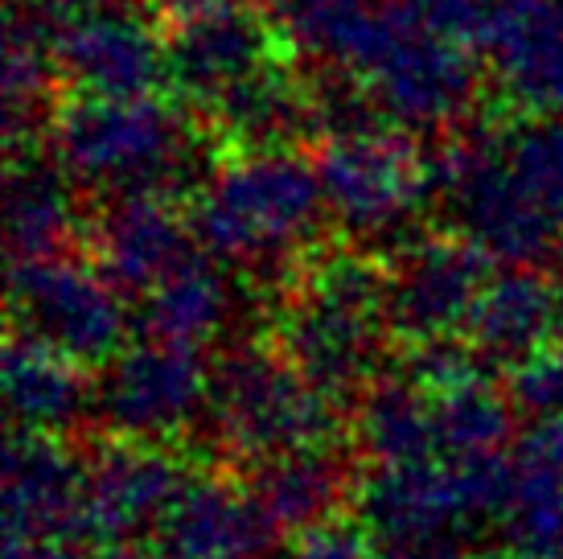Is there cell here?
<instances>
[{
	"label": "cell",
	"instance_id": "cell-24",
	"mask_svg": "<svg viewBox=\"0 0 563 559\" xmlns=\"http://www.w3.org/2000/svg\"><path fill=\"white\" fill-rule=\"evenodd\" d=\"M501 153L518 186L563 227V116H510Z\"/></svg>",
	"mask_w": 563,
	"mask_h": 559
},
{
	"label": "cell",
	"instance_id": "cell-6",
	"mask_svg": "<svg viewBox=\"0 0 563 559\" xmlns=\"http://www.w3.org/2000/svg\"><path fill=\"white\" fill-rule=\"evenodd\" d=\"M165 37V83L194 108V116L214 103L239 78L260 66L297 54L264 0H210L186 17L161 25Z\"/></svg>",
	"mask_w": 563,
	"mask_h": 559
},
{
	"label": "cell",
	"instance_id": "cell-10",
	"mask_svg": "<svg viewBox=\"0 0 563 559\" xmlns=\"http://www.w3.org/2000/svg\"><path fill=\"white\" fill-rule=\"evenodd\" d=\"M87 432L13 428L4 449V527L87 547Z\"/></svg>",
	"mask_w": 563,
	"mask_h": 559
},
{
	"label": "cell",
	"instance_id": "cell-19",
	"mask_svg": "<svg viewBox=\"0 0 563 559\" xmlns=\"http://www.w3.org/2000/svg\"><path fill=\"white\" fill-rule=\"evenodd\" d=\"M501 535L522 559H563V416L515 440Z\"/></svg>",
	"mask_w": 563,
	"mask_h": 559
},
{
	"label": "cell",
	"instance_id": "cell-8",
	"mask_svg": "<svg viewBox=\"0 0 563 559\" xmlns=\"http://www.w3.org/2000/svg\"><path fill=\"white\" fill-rule=\"evenodd\" d=\"M210 399V362L202 346L141 338L124 346L103 366L95 419L103 432L144 436V440H177Z\"/></svg>",
	"mask_w": 563,
	"mask_h": 559
},
{
	"label": "cell",
	"instance_id": "cell-31",
	"mask_svg": "<svg viewBox=\"0 0 563 559\" xmlns=\"http://www.w3.org/2000/svg\"><path fill=\"white\" fill-rule=\"evenodd\" d=\"M548 260H551V280H555V293H560V305H563V234H560V243H555V251H551Z\"/></svg>",
	"mask_w": 563,
	"mask_h": 559
},
{
	"label": "cell",
	"instance_id": "cell-18",
	"mask_svg": "<svg viewBox=\"0 0 563 559\" xmlns=\"http://www.w3.org/2000/svg\"><path fill=\"white\" fill-rule=\"evenodd\" d=\"M95 371L30 333L9 329L4 338V404L13 428L82 432L95 416Z\"/></svg>",
	"mask_w": 563,
	"mask_h": 559
},
{
	"label": "cell",
	"instance_id": "cell-16",
	"mask_svg": "<svg viewBox=\"0 0 563 559\" xmlns=\"http://www.w3.org/2000/svg\"><path fill=\"white\" fill-rule=\"evenodd\" d=\"M461 333L482 354L485 366L510 371L515 362L563 338V305L555 280L534 272V264H506L485 280Z\"/></svg>",
	"mask_w": 563,
	"mask_h": 559
},
{
	"label": "cell",
	"instance_id": "cell-21",
	"mask_svg": "<svg viewBox=\"0 0 563 559\" xmlns=\"http://www.w3.org/2000/svg\"><path fill=\"white\" fill-rule=\"evenodd\" d=\"M87 215L70 194V173L54 156H9V255L13 264L82 248Z\"/></svg>",
	"mask_w": 563,
	"mask_h": 559
},
{
	"label": "cell",
	"instance_id": "cell-29",
	"mask_svg": "<svg viewBox=\"0 0 563 559\" xmlns=\"http://www.w3.org/2000/svg\"><path fill=\"white\" fill-rule=\"evenodd\" d=\"M202 4H210V0H148V9H153V21H157V25H165V21H173V17L194 13V9H202Z\"/></svg>",
	"mask_w": 563,
	"mask_h": 559
},
{
	"label": "cell",
	"instance_id": "cell-26",
	"mask_svg": "<svg viewBox=\"0 0 563 559\" xmlns=\"http://www.w3.org/2000/svg\"><path fill=\"white\" fill-rule=\"evenodd\" d=\"M411 9L432 33L465 50H485L498 17V0H411Z\"/></svg>",
	"mask_w": 563,
	"mask_h": 559
},
{
	"label": "cell",
	"instance_id": "cell-28",
	"mask_svg": "<svg viewBox=\"0 0 563 559\" xmlns=\"http://www.w3.org/2000/svg\"><path fill=\"white\" fill-rule=\"evenodd\" d=\"M4 559H82V544H70V539H21V535H9Z\"/></svg>",
	"mask_w": 563,
	"mask_h": 559
},
{
	"label": "cell",
	"instance_id": "cell-25",
	"mask_svg": "<svg viewBox=\"0 0 563 559\" xmlns=\"http://www.w3.org/2000/svg\"><path fill=\"white\" fill-rule=\"evenodd\" d=\"M501 387H506L518 416L531 419V424L563 416V338L515 362L501 379Z\"/></svg>",
	"mask_w": 563,
	"mask_h": 559
},
{
	"label": "cell",
	"instance_id": "cell-27",
	"mask_svg": "<svg viewBox=\"0 0 563 559\" xmlns=\"http://www.w3.org/2000/svg\"><path fill=\"white\" fill-rule=\"evenodd\" d=\"M288 559H383V551L354 518H333L313 530H300Z\"/></svg>",
	"mask_w": 563,
	"mask_h": 559
},
{
	"label": "cell",
	"instance_id": "cell-11",
	"mask_svg": "<svg viewBox=\"0 0 563 559\" xmlns=\"http://www.w3.org/2000/svg\"><path fill=\"white\" fill-rule=\"evenodd\" d=\"M189 227L194 215L181 210L177 194H115L103 198L95 215H87L79 251L91 255L120 293L144 296L198 251Z\"/></svg>",
	"mask_w": 563,
	"mask_h": 559
},
{
	"label": "cell",
	"instance_id": "cell-5",
	"mask_svg": "<svg viewBox=\"0 0 563 559\" xmlns=\"http://www.w3.org/2000/svg\"><path fill=\"white\" fill-rule=\"evenodd\" d=\"M313 169L333 222L354 239L404 227L423 198H432L423 149L395 128L321 136L313 149Z\"/></svg>",
	"mask_w": 563,
	"mask_h": 559
},
{
	"label": "cell",
	"instance_id": "cell-14",
	"mask_svg": "<svg viewBox=\"0 0 563 559\" xmlns=\"http://www.w3.org/2000/svg\"><path fill=\"white\" fill-rule=\"evenodd\" d=\"M198 120L231 153L292 149L297 140L317 136L313 75L297 70V54H284L227 87L214 103L198 111Z\"/></svg>",
	"mask_w": 563,
	"mask_h": 559
},
{
	"label": "cell",
	"instance_id": "cell-20",
	"mask_svg": "<svg viewBox=\"0 0 563 559\" xmlns=\"http://www.w3.org/2000/svg\"><path fill=\"white\" fill-rule=\"evenodd\" d=\"M350 445L362 461L375 465H411L444 457L432 395L404 371H378L350 407Z\"/></svg>",
	"mask_w": 563,
	"mask_h": 559
},
{
	"label": "cell",
	"instance_id": "cell-4",
	"mask_svg": "<svg viewBox=\"0 0 563 559\" xmlns=\"http://www.w3.org/2000/svg\"><path fill=\"white\" fill-rule=\"evenodd\" d=\"M128 317L120 288L91 255H49L13 264L9 276V329L54 346L75 362L103 371L128 346Z\"/></svg>",
	"mask_w": 563,
	"mask_h": 559
},
{
	"label": "cell",
	"instance_id": "cell-22",
	"mask_svg": "<svg viewBox=\"0 0 563 559\" xmlns=\"http://www.w3.org/2000/svg\"><path fill=\"white\" fill-rule=\"evenodd\" d=\"M227 313H231L227 280L202 251H194L186 264L173 267L169 276L157 280L141 296L136 326H141V338L206 346L227 326Z\"/></svg>",
	"mask_w": 563,
	"mask_h": 559
},
{
	"label": "cell",
	"instance_id": "cell-33",
	"mask_svg": "<svg viewBox=\"0 0 563 559\" xmlns=\"http://www.w3.org/2000/svg\"><path fill=\"white\" fill-rule=\"evenodd\" d=\"M473 559H522V556H515V551L506 547V551H485V556H473Z\"/></svg>",
	"mask_w": 563,
	"mask_h": 559
},
{
	"label": "cell",
	"instance_id": "cell-12",
	"mask_svg": "<svg viewBox=\"0 0 563 559\" xmlns=\"http://www.w3.org/2000/svg\"><path fill=\"white\" fill-rule=\"evenodd\" d=\"M284 530L231 465L198 469L157 523L169 559H264Z\"/></svg>",
	"mask_w": 563,
	"mask_h": 559
},
{
	"label": "cell",
	"instance_id": "cell-7",
	"mask_svg": "<svg viewBox=\"0 0 563 559\" xmlns=\"http://www.w3.org/2000/svg\"><path fill=\"white\" fill-rule=\"evenodd\" d=\"M494 255L465 231H423L387 255V333L391 346H420L461 333Z\"/></svg>",
	"mask_w": 563,
	"mask_h": 559
},
{
	"label": "cell",
	"instance_id": "cell-9",
	"mask_svg": "<svg viewBox=\"0 0 563 559\" xmlns=\"http://www.w3.org/2000/svg\"><path fill=\"white\" fill-rule=\"evenodd\" d=\"M194 473L173 440L87 432V547L103 551L157 527Z\"/></svg>",
	"mask_w": 563,
	"mask_h": 559
},
{
	"label": "cell",
	"instance_id": "cell-30",
	"mask_svg": "<svg viewBox=\"0 0 563 559\" xmlns=\"http://www.w3.org/2000/svg\"><path fill=\"white\" fill-rule=\"evenodd\" d=\"M99 559H169V556H165L157 544L144 547V544H132V539H128V544L103 547V556H99Z\"/></svg>",
	"mask_w": 563,
	"mask_h": 559
},
{
	"label": "cell",
	"instance_id": "cell-32",
	"mask_svg": "<svg viewBox=\"0 0 563 559\" xmlns=\"http://www.w3.org/2000/svg\"><path fill=\"white\" fill-rule=\"evenodd\" d=\"M82 9H99V4H115V9H120V4H132V0H79Z\"/></svg>",
	"mask_w": 563,
	"mask_h": 559
},
{
	"label": "cell",
	"instance_id": "cell-23",
	"mask_svg": "<svg viewBox=\"0 0 563 559\" xmlns=\"http://www.w3.org/2000/svg\"><path fill=\"white\" fill-rule=\"evenodd\" d=\"M437 412L440 452L444 457H489L506 452V440L515 432V404L506 387H498L489 374H473L456 387L432 395Z\"/></svg>",
	"mask_w": 563,
	"mask_h": 559
},
{
	"label": "cell",
	"instance_id": "cell-17",
	"mask_svg": "<svg viewBox=\"0 0 563 559\" xmlns=\"http://www.w3.org/2000/svg\"><path fill=\"white\" fill-rule=\"evenodd\" d=\"M264 511L276 518L284 535L313 530L333 518H350V497L358 485L362 457L350 445H317V449H297L267 457L255 465L239 469Z\"/></svg>",
	"mask_w": 563,
	"mask_h": 559
},
{
	"label": "cell",
	"instance_id": "cell-3",
	"mask_svg": "<svg viewBox=\"0 0 563 559\" xmlns=\"http://www.w3.org/2000/svg\"><path fill=\"white\" fill-rule=\"evenodd\" d=\"M49 156L70 182L103 198L177 194L189 169V124L157 95H79L58 99L46 128Z\"/></svg>",
	"mask_w": 563,
	"mask_h": 559
},
{
	"label": "cell",
	"instance_id": "cell-13",
	"mask_svg": "<svg viewBox=\"0 0 563 559\" xmlns=\"http://www.w3.org/2000/svg\"><path fill=\"white\" fill-rule=\"evenodd\" d=\"M54 63L66 87L79 95H157L165 83V37L115 4H99L58 30Z\"/></svg>",
	"mask_w": 563,
	"mask_h": 559
},
{
	"label": "cell",
	"instance_id": "cell-15",
	"mask_svg": "<svg viewBox=\"0 0 563 559\" xmlns=\"http://www.w3.org/2000/svg\"><path fill=\"white\" fill-rule=\"evenodd\" d=\"M485 54L506 116H563V0H498Z\"/></svg>",
	"mask_w": 563,
	"mask_h": 559
},
{
	"label": "cell",
	"instance_id": "cell-1",
	"mask_svg": "<svg viewBox=\"0 0 563 559\" xmlns=\"http://www.w3.org/2000/svg\"><path fill=\"white\" fill-rule=\"evenodd\" d=\"M321 215H329L313 161L292 149L231 153L194 198V234L210 255L251 272H276V288L297 260L317 248Z\"/></svg>",
	"mask_w": 563,
	"mask_h": 559
},
{
	"label": "cell",
	"instance_id": "cell-2",
	"mask_svg": "<svg viewBox=\"0 0 563 559\" xmlns=\"http://www.w3.org/2000/svg\"><path fill=\"white\" fill-rule=\"evenodd\" d=\"M206 424L231 469L317 445H350V412L317 391L267 338L214 358Z\"/></svg>",
	"mask_w": 563,
	"mask_h": 559
}]
</instances>
